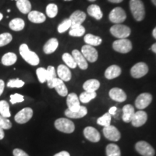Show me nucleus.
<instances>
[{
	"label": "nucleus",
	"instance_id": "nucleus-19",
	"mask_svg": "<svg viewBox=\"0 0 156 156\" xmlns=\"http://www.w3.org/2000/svg\"><path fill=\"white\" fill-rule=\"evenodd\" d=\"M56 73H57L58 78L64 82L69 81L72 78L71 71H70L67 66L64 65V64H60V65L58 66Z\"/></svg>",
	"mask_w": 156,
	"mask_h": 156
},
{
	"label": "nucleus",
	"instance_id": "nucleus-27",
	"mask_svg": "<svg viewBox=\"0 0 156 156\" xmlns=\"http://www.w3.org/2000/svg\"><path fill=\"white\" fill-rule=\"evenodd\" d=\"M16 6L19 11L23 14H28L31 11V3L29 0H17Z\"/></svg>",
	"mask_w": 156,
	"mask_h": 156
},
{
	"label": "nucleus",
	"instance_id": "nucleus-46",
	"mask_svg": "<svg viewBox=\"0 0 156 156\" xmlns=\"http://www.w3.org/2000/svg\"><path fill=\"white\" fill-rule=\"evenodd\" d=\"M13 155L14 156H29L28 153H26L23 150L19 149V148H15L13 150Z\"/></svg>",
	"mask_w": 156,
	"mask_h": 156
},
{
	"label": "nucleus",
	"instance_id": "nucleus-7",
	"mask_svg": "<svg viewBox=\"0 0 156 156\" xmlns=\"http://www.w3.org/2000/svg\"><path fill=\"white\" fill-rule=\"evenodd\" d=\"M81 53L83 54L85 59L89 62H95L97 61L98 58V51L94 48V46L90 45H85L82 47Z\"/></svg>",
	"mask_w": 156,
	"mask_h": 156
},
{
	"label": "nucleus",
	"instance_id": "nucleus-49",
	"mask_svg": "<svg viewBox=\"0 0 156 156\" xmlns=\"http://www.w3.org/2000/svg\"><path fill=\"white\" fill-rule=\"evenodd\" d=\"M116 110H117L116 107L113 106V107H112V108H110V109H109L108 113H109V114H110L111 115H114L115 114H116Z\"/></svg>",
	"mask_w": 156,
	"mask_h": 156
},
{
	"label": "nucleus",
	"instance_id": "nucleus-32",
	"mask_svg": "<svg viewBox=\"0 0 156 156\" xmlns=\"http://www.w3.org/2000/svg\"><path fill=\"white\" fill-rule=\"evenodd\" d=\"M85 28L83 26V25H72L69 31V36L73 37H81L85 34Z\"/></svg>",
	"mask_w": 156,
	"mask_h": 156
},
{
	"label": "nucleus",
	"instance_id": "nucleus-40",
	"mask_svg": "<svg viewBox=\"0 0 156 156\" xmlns=\"http://www.w3.org/2000/svg\"><path fill=\"white\" fill-rule=\"evenodd\" d=\"M36 75L41 83H44L47 80V69L44 67H39L36 69Z\"/></svg>",
	"mask_w": 156,
	"mask_h": 156
},
{
	"label": "nucleus",
	"instance_id": "nucleus-41",
	"mask_svg": "<svg viewBox=\"0 0 156 156\" xmlns=\"http://www.w3.org/2000/svg\"><path fill=\"white\" fill-rule=\"evenodd\" d=\"M71 26H72V23L71 21H70V20L65 19L58 25L57 30L59 34H63V33L65 32V31L69 30V29L71 28Z\"/></svg>",
	"mask_w": 156,
	"mask_h": 156
},
{
	"label": "nucleus",
	"instance_id": "nucleus-2",
	"mask_svg": "<svg viewBox=\"0 0 156 156\" xmlns=\"http://www.w3.org/2000/svg\"><path fill=\"white\" fill-rule=\"evenodd\" d=\"M129 7L134 18L138 22L143 20L145 16V8L142 0H130Z\"/></svg>",
	"mask_w": 156,
	"mask_h": 156
},
{
	"label": "nucleus",
	"instance_id": "nucleus-14",
	"mask_svg": "<svg viewBox=\"0 0 156 156\" xmlns=\"http://www.w3.org/2000/svg\"><path fill=\"white\" fill-rule=\"evenodd\" d=\"M147 120V114L144 111H138L134 113L133 118L131 121L132 124L134 127H140L145 124Z\"/></svg>",
	"mask_w": 156,
	"mask_h": 156
},
{
	"label": "nucleus",
	"instance_id": "nucleus-20",
	"mask_svg": "<svg viewBox=\"0 0 156 156\" xmlns=\"http://www.w3.org/2000/svg\"><path fill=\"white\" fill-rule=\"evenodd\" d=\"M72 25H82L86 19V14L81 10H76L70 15L69 18Z\"/></svg>",
	"mask_w": 156,
	"mask_h": 156
},
{
	"label": "nucleus",
	"instance_id": "nucleus-23",
	"mask_svg": "<svg viewBox=\"0 0 156 156\" xmlns=\"http://www.w3.org/2000/svg\"><path fill=\"white\" fill-rule=\"evenodd\" d=\"M122 73V69L117 65H112L107 68L105 72V77L108 80H113L118 77Z\"/></svg>",
	"mask_w": 156,
	"mask_h": 156
},
{
	"label": "nucleus",
	"instance_id": "nucleus-45",
	"mask_svg": "<svg viewBox=\"0 0 156 156\" xmlns=\"http://www.w3.org/2000/svg\"><path fill=\"white\" fill-rule=\"evenodd\" d=\"M10 103L12 104H15L17 103H22L24 101V96L23 95L19 94V93H15V94L10 95Z\"/></svg>",
	"mask_w": 156,
	"mask_h": 156
},
{
	"label": "nucleus",
	"instance_id": "nucleus-8",
	"mask_svg": "<svg viewBox=\"0 0 156 156\" xmlns=\"http://www.w3.org/2000/svg\"><path fill=\"white\" fill-rule=\"evenodd\" d=\"M136 151L142 156H154L155 150L149 143L145 141H140L135 145Z\"/></svg>",
	"mask_w": 156,
	"mask_h": 156
},
{
	"label": "nucleus",
	"instance_id": "nucleus-26",
	"mask_svg": "<svg viewBox=\"0 0 156 156\" xmlns=\"http://www.w3.org/2000/svg\"><path fill=\"white\" fill-rule=\"evenodd\" d=\"M87 13L90 16L95 18L97 20H100L103 17V12L101 7L97 5H91L87 7Z\"/></svg>",
	"mask_w": 156,
	"mask_h": 156
},
{
	"label": "nucleus",
	"instance_id": "nucleus-52",
	"mask_svg": "<svg viewBox=\"0 0 156 156\" xmlns=\"http://www.w3.org/2000/svg\"><path fill=\"white\" fill-rule=\"evenodd\" d=\"M108 1L112 3H121L123 2V0H108Z\"/></svg>",
	"mask_w": 156,
	"mask_h": 156
},
{
	"label": "nucleus",
	"instance_id": "nucleus-33",
	"mask_svg": "<svg viewBox=\"0 0 156 156\" xmlns=\"http://www.w3.org/2000/svg\"><path fill=\"white\" fill-rule=\"evenodd\" d=\"M107 156H121L120 148L116 144H109L106 147Z\"/></svg>",
	"mask_w": 156,
	"mask_h": 156
},
{
	"label": "nucleus",
	"instance_id": "nucleus-47",
	"mask_svg": "<svg viewBox=\"0 0 156 156\" xmlns=\"http://www.w3.org/2000/svg\"><path fill=\"white\" fill-rule=\"evenodd\" d=\"M5 82H4V80H0V96L2 95L4 90H5Z\"/></svg>",
	"mask_w": 156,
	"mask_h": 156
},
{
	"label": "nucleus",
	"instance_id": "nucleus-54",
	"mask_svg": "<svg viewBox=\"0 0 156 156\" xmlns=\"http://www.w3.org/2000/svg\"><path fill=\"white\" fill-rule=\"evenodd\" d=\"M2 18H3V15H2V13L0 12V21H1L2 20Z\"/></svg>",
	"mask_w": 156,
	"mask_h": 156
},
{
	"label": "nucleus",
	"instance_id": "nucleus-13",
	"mask_svg": "<svg viewBox=\"0 0 156 156\" xmlns=\"http://www.w3.org/2000/svg\"><path fill=\"white\" fill-rule=\"evenodd\" d=\"M48 87L49 88H55L58 94L62 97H65L68 95V90L65 84L64 83V81H62L59 78H55Z\"/></svg>",
	"mask_w": 156,
	"mask_h": 156
},
{
	"label": "nucleus",
	"instance_id": "nucleus-28",
	"mask_svg": "<svg viewBox=\"0 0 156 156\" xmlns=\"http://www.w3.org/2000/svg\"><path fill=\"white\" fill-rule=\"evenodd\" d=\"M101 84L98 80L90 79L85 81L83 84V89L88 92H95L100 87Z\"/></svg>",
	"mask_w": 156,
	"mask_h": 156
},
{
	"label": "nucleus",
	"instance_id": "nucleus-31",
	"mask_svg": "<svg viewBox=\"0 0 156 156\" xmlns=\"http://www.w3.org/2000/svg\"><path fill=\"white\" fill-rule=\"evenodd\" d=\"M84 41L87 45H90L92 46H99L102 43V39L101 37L94 36V35L88 34H86L84 37Z\"/></svg>",
	"mask_w": 156,
	"mask_h": 156
},
{
	"label": "nucleus",
	"instance_id": "nucleus-30",
	"mask_svg": "<svg viewBox=\"0 0 156 156\" xmlns=\"http://www.w3.org/2000/svg\"><path fill=\"white\" fill-rule=\"evenodd\" d=\"M17 55L13 52L6 53L2 57V64L5 66H12L17 62Z\"/></svg>",
	"mask_w": 156,
	"mask_h": 156
},
{
	"label": "nucleus",
	"instance_id": "nucleus-12",
	"mask_svg": "<svg viewBox=\"0 0 156 156\" xmlns=\"http://www.w3.org/2000/svg\"><path fill=\"white\" fill-rule=\"evenodd\" d=\"M103 132L105 137L109 140H112V141L117 142L121 138V134L119 131L114 126L109 125L108 126H104Z\"/></svg>",
	"mask_w": 156,
	"mask_h": 156
},
{
	"label": "nucleus",
	"instance_id": "nucleus-38",
	"mask_svg": "<svg viewBox=\"0 0 156 156\" xmlns=\"http://www.w3.org/2000/svg\"><path fill=\"white\" fill-rule=\"evenodd\" d=\"M111 121H112V115L109 113H106L100 118L98 119L97 124L101 126H108L111 125Z\"/></svg>",
	"mask_w": 156,
	"mask_h": 156
},
{
	"label": "nucleus",
	"instance_id": "nucleus-18",
	"mask_svg": "<svg viewBox=\"0 0 156 156\" xmlns=\"http://www.w3.org/2000/svg\"><path fill=\"white\" fill-rule=\"evenodd\" d=\"M109 96L116 102H124L126 100V94L124 91L119 87H114L109 91Z\"/></svg>",
	"mask_w": 156,
	"mask_h": 156
},
{
	"label": "nucleus",
	"instance_id": "nucleus-6",
	"mask_svg": "<svg viewBox=\"0 0 156 156\" xmlns=\"http://www.w3.org/2000/svg\"><path fill=\"white\" fill-rule=\"evenodd\" d=\"M109 20L115 24H121L125 21L126 18V14L125 11L122 7H117L113 9L108 15Z\"/></svg>",
	"mask_w": 156,
	"mask_h": 156
},
{
	"label": "nucleus",
	"instance_id": "nucleus-22",
	"mask_svg": "<svg viewBox=\"0 0 156 156\" xmlns=\"http://www.w3.org/2000/svg\"><path fill=\"white\" fill-rule=\"evenodd\" d=\"M58 46V41L56 38H51L49 40L46 41V44H44V52L46 54H51L54 53L55 51L57 49Z\"/></svg>",
	"mask_w": 156,
	"mask_h": 156
},
{
	"label": "nucleus",
	"instance_id": "nucleus-37",
	"mask_svg": "<svg viewBox=\"0 0 156 156\" xmlns=\"http://www.w3.org/2000/svg\"><path fill=\"white\" fill-rule=\"evenodd\" d=\"M46 15L50 18H54L58 14V7L56 4H48L46 8Z\"/></svg>",
	"mask_w": 156,
	"mask_h": 156
},
{
	"label": "nucleus",
	"instance_id": "nucleus-44",
	"mask_svg": "<svg viewBox=\"0 0 156 156\" xmlns=\"http://www.w3.org/2000/svg\"><path fill=\"white\" fill-rule=\"evenodd\" d=\"M12 126L10 121L8 119V118H5L0 115V126L3 129H9Z\"/></svg>",
	"mask_w": 156,
	"mask_h": 156
},
{
	"label": "nucleus",
	"instance_id": "nucleus-10",
	"mask_svg": "<svg viewBox=\"0 0 156 156\" xmlns=\"http://www.w3.org/2000/svg\"><path fill=\"white\" fill-rule=\"evenodd\" d=\"M33 114H34L33 109L31 108H29V107H27V108H23L22 110L20 111V112L15 115V122L18 123V124H25V123L29 122V121L31 119Z\"/></svg>",
	"mask_w": 156,
	"mask_h": 156
},
{
	"label": "nucleus",
	"instance_id": "nucleus-48",
	"mask_svg": "<svg viewBox=\"0 0 156 156\" xmlns=\"http://www.w3.org/2000/svg\"><path fill=\"white\" fill-rule=\"evenodd\" d=\"M54 156H70L69 153L67 151H62L59 152V153H56V155H54Z\"/></svg>",
	"mask_w": 156,
	"mask_h": 156
},
{
	"label": "nucleus",
	"instance_id": "nucleus-50",
	"mask_svg": "<svg viewBox=\"0 0 156 156\" xmlns=\"http://www.w3.org/2000/svg\"><path fill=\"white\" fill-rule=\"evenodd\" d=\"M5 137V132H4V129L0 126V140H2Z\"/></svg>",
	"mask_w": 156,
	"mask_h": 156
},
{
	"label": "nucleus",
	"instance_id": "nucleus-39",
	"mask_svg": "<svg viewBox=\"0 0 156 156\" xmlns=\"http://www.w3.org/2000/svg\"><path fill=\"white\" fill-rule=\"evenodd\" d=\"M12 41V36L9 33H3L0 34V47L9 44Z\"/></svg>",
	"mask_w": 156,
	"mask_h": 156
},
{
	"label": "nucleus",
	"instance_id": "nucleus-34",
	"mask_svg": "<svg viewBox=\"0 0 156 156\" xmlns=\"http://www.w3.org/2000/svg\"><path fill=\"white\" fill-rule=\"evenodd\" d=\"M96 93L95 92H88V91H85L82 93L79 97V100L83 103H89L90 101L94 99L96 97Z\"/></svg>",
	"mask_w": 156,
	"mask_h": 156
},
{
	"label": "nucleus",
	"instance_id": "nucleus-24",
	"mask_svg": "<svg viewBox=\"0 0 156 156\" xmlns=\"http://www.w3.org/2000/svg\"><path fill=\"white\" fill-rule=\"evenodd\" d=\"M65 116H67L68 118L71 119H80L83 118L87 114V110L86 107L81 106L80 108L77 112H72V111L69 110V109H67L65 110Z\"/></svg>",
	"mask_w": 156,
	"mask_h": 156
},
{
	"label": "nucleus",
	"instance_id": "nucleus-4",
	"mask_svg": "<svg viewBox=\"0 0 156 156\" xmlns=\"http://www.w3.org/2000/svg\"><path fill=\"white\" fill-rule=\"evenodd\" d=\"M110 33L119 39L126 38L130 36L131 30L125 25L115 24L110 28Z\"/></svg>",
	"mask_w": 156,
	"mask_h": 156
},
{
	"label": "nucleus",
	"instance_id": "nucleus-21",
	"mask_svg": "<svg viewBox=\"0 0 156 156\" xmlns=\"http://www.w3.org/2000/svg\"><path fill=\"white\" fill-rule=\"evenodd\" d=\"M28 18L31 23H43L45 22L46 20V17L44 13L41 12L34 10L30 11L28 13Z\"/></svg>",
	"mask_w": 156,
	"mask_h": 156
},
{
	"label": "nucleus",
	"instance_id": "nucleus-35",
	"mask_svg": "<svg viewBox=\"0 0 156 156\" xmlns=\"http://www.w3.org/2000/svg\"><path fill=\"white\" fill-rule=\"evenodd\" d=\"M0 115L5 118H9L11 116L10 112H9V105L6 101H0Z\"/></svg>",
	"mask_w": 156,
	"mask_h": 156
},
{
	"label": "nucleus",
	"instance_id": "nucleus-25",
	"mask_svg": "<svg viewBox=\"0 0 156 156\" xmlns=\"http://www.w3.org/2000/svg\"><path fill=\"white\" fill-rule=\"evenodd\" d=\"M122 112V120L126 123L131 122L133 116L134 115V113H135L134 107L130 104L125 105V106L123 107Z\"/></svg>",
	"mask_w": 156,
	"mask_h": 156
},
{
	"label": "nucleus",
	"instance_id": "nucleus-3",
	"mask_svg": "<svg viewBox=\"0 0 156 156\" xmlns=\"http://www.w3.org/2000/svg\"><path fill=\"white\" fill-rule=\"evenodd\" d=\"M54 126L58 131L67 134L73 133L75 129L74 123L66 118H60L56 119L54 122Z\"/></svg>",
	"mask_w": 156,
	"mask_h": 156
},
{
	"label": "nucleus",
	"instance_id": "nucleus-43",
	"mask_svg": "<svg viewBox=\"0 0 156 156\" xmlns=\"http://www.w3.org/2000/svg\"><path fill=\"white\" fill-rule=\"evenodd\" d=\"M24 85H25L24 81H23L22 80L19 79V78L9 80V82L7 84V87H12V88H13V87L20 88V87H22Z\"/></svg>",
	"mask_w": 156,
	"mask_h": 156
},
{
	"label": "nucleus",
	"instance_id": "nucleus-55",
	"mask_svg": "<svg viewBox=\"0 0 156 156\" xmlns=\"http://www.w3.org/2000/svg\"><path fill=\"white\" fill-rule=\"evenodd\" d=\"M151 1H152V2L153 3V5L156 6V0H151Z\"/></svg>",
	"mask_w": 156,
	"mask_h": 156
},
{
	"label": "nucleus",
	"instance_id": "nucleus-57",
	"mask_svg": "<svg viewBox=\"0 0 156 156\" xmlns=\"http://www.w3.org/2000/svg\"><path fill=\"white\" fill-rule=\"evenodd\" d=\"M64 1H67V2H69V1H73V0H64Z\"/></svg>",
	"mask_w": 156,
	"mask_h": 156
},
{
	"label": "nucleus",
	"instance_id": "nucleus-29",
	"mask_svg": "<svg viewBox=\"0 0 156 156\" xmlns=\"http://www.w3.org/2000/svg\"><path fill=\"white\" fill-rule=\"evenodd\" d=\"M9 27L11 30L14 31H21L25 28V21L22 18H14L9 23Z\"/></svg>",
	"mask_w": 156,
	"mask_h": 156
},
{
	"label": "nucleus",
	"instance_id": "nucleus-15",
	"mask_svg": "<svg viewBox=\"0 0 156 156\" xmlns=\"http://www.w3.org/2000/svg\"><path fill=\"white\" fill-rule=\"evenodd\" d=\"M85 137L92 142H98L101 140V134L93 126H87L83 131Z\"/></svg>",
	"mask_w": 156,
	"mask_h": 156
},
{
	"label": "nucleus",
	"instance_id": "nucleus-36",
	"mask_svg": "<svg viewBox=\"0 0 156 156\" xmlns=\"http://www.w3.org/2000/svg\"><path fill=\"white\" fill-rule=\"evenodd\" d=\"M62 60H63L64 63L67 64L68 67L72 68V69H75L77 67V64L74 59L73 56L69 53H64L62 55Z\"/></svg>",
	"mask_w": 156,
	"mask_h": 156
},
{
	"label": "nucleus",
	"instance_id": "nucleus-58",
	"mask_svg": "<svg viewBox=\"0 0 156 156\" xmlns=\"http://www.w3.org/2000/svg\"><path fill=\"white\" fill-rule=\"evenodd\" d=\"M7 12H10V9H8V10H7Z\"/></svg>",
	"mask_w": 156,
	"mask_h": 156
},
{
	"label": "nucleus",
	"instance_id": "nucleus-42",
	"mask_svg": "<svg viewBox=\"0 0 156 156\" xmlns=\"http://www.w3.org/2000/svg\"><path fill=\"white\" fill-rule=\"evenodd\" d=\"M46 69H47V80H46V82H47L48 87L51 85V83H52V81L56 78V73L55 68L53 66H48Z\"/></svg>",
	"mask_w": 156,
	"mask_h": 156
},
{
	"label": "nucleus",
	"instance_id": "nucleus-56",
	"mask_svg": "<svg viewBox=\"0 0 156 156\" xmlns=\"http://www.w3.org/2000/svg\"><path fill=\"white\" fill-rule=\"evenodd\" d=\"M89 2H95V1H96V0H88Z\"/></svg>",
	"mask_w": 156,
	"mask_h": 156
},
{
	"label": "nucleus",
	"instance_id": "nucleus-16",
	"mask_svg": "<svg viewBox=\"0 0 156 156\" xmlns=\"http://www.w3.org/2000/svg\"><path fill=\"white\" fill-rule=\"evenodd\" d=\"M67 104L68 109L72 112H77L81 106L80 104L79 98H78L77 94L74 93H71L69 95H67Z\"/></svg>",
	"mask_w": 156,
	"mask_h": 156
},
{
	"label": "nucleus",
	"instance_id": "nucleus-53",
	"mask_svg": "<svg viewBox=\"0 0 156 156\" xmlns=\"http://www.w3.org/2000/svg\"><path fill=\"white\" fill-rule=\"evenodd\" d=\"M153 36L156 39V27L153 29Z\"/></svg>",
	"mask_w": 156,
	"mask_h": 156
},
{
	"label": "nucleus",
	"instance_id": "nucleus-11",
	"mask_svg": "<svg viewBox=\"0 0 156 156\" xmlns=\"http://www.w3.org/2000/svg\"><path fill=\"white\" fill-rule=\"evenodd\" d=\"M153 101V96L151 93H144L138 95L135 101V106L136 108L142 110L151 104V103Z\"/></svg>",
	"mask_w": 156,
	"mask_h": 156
},
{
	"label": "nucleus",
	"instance_id": "nucleus-9",
	"mask_svg": "<svg viewBox=\"0 0 156 156\" xmlns=\"http://www.w3.org/2000/svg\"><path fill=\"white\" fill-rule=\"evenodd\" d=\"M147 65L144 62H138L134 64L130 70V73L132 77L134 78H141L146 75L148 73Z\"/></svg>",
	"mask_w": 156,
	"mask_h": 156
},
{
	"label": "nucleus",
	"instance_id": "nucleus-5",
	"mask_svg": "<svg viewBox=\"0 0 156 156\" xmlns=\"http://www.w3.org/2000/svg\"><path fill=\"white\" fill-rule=\"evenodd\" d=\"M112 46L114 51L122 54L129 53L132 49V42L126 38H122L115 41L113 43Z\"/></svg>",
	"mask_w": 156,
	"mask_h": 156
},
{
	"label": "nucleus",
	"instance_id": "nucleus-17",
	"mask_svg": "<svg viewBox=\"0 0 156 156\" xmlns=\"http://www.w3.org/2000/svg\"><path fill=\"white\" fill-rule=\"evenodd\" d=\"M72 56H73L74 59L77 64V65L81 69L85 70L88 67V64L87 61L85 59L83 54L80 51H79L77 49H75L72 52Z\"/></svg>",
	"mask_w": 156,
	"mask_h": 156
},
{
	"label": "nucleus",
	"instance_id": "nucleus-51",
	"mask_svg": "<svg viewBox=\"0 0 156 156\" xmlns=\"http://www.w3.org/2000/svg\"><path fill=\"white\" fill-rule=\"evenodd\" d=\"M151 49L152 51H153L154 52V53H155V54H156V43H155V44L152 45V46H151Z\"/></svg>",
	"mask_w": 156,
	"mask_h": 156
},
{
	"label": "nucleus",
	"instance_id": "nucleus-1",
	"mask_svg": "<svg viewBox=\"0 0 156 156\" xmlns=\"http://www.w3.org/2000/svg\"><path fill=\"white\" fill-rule=\"evenodd\" d=\"M19 51L20 56H22L23 59L25 60L27 63L32 66H37L40 62L38 56L34 51L30 50L28 46L25 44H23L20 46Z\"/></svg>",
	"mask_w": 156,
	"mask_h": 156
}]
</instances>
